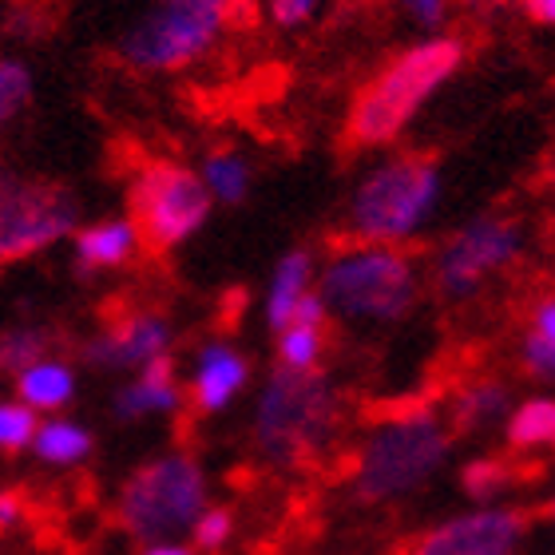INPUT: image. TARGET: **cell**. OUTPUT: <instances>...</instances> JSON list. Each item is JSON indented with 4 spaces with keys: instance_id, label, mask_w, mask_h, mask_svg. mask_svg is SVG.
Returning a JSON list of instances; mask_svg holds the SVG:
<instances>
[{
    "instance_id": "6da1fadb",
    "label": "cell",
    "mask_w": 555,
    "mask_h": 555,
    "mask_svg": "<svg viewBox=\"0 0 555 555\" xmlns=\"http://www.w3.org/2000/svg\"><path fill=\"white\" fill-rule=\"evenodd\" d=\"M456 437L440 405L409 401L385 409L361 428L349 452L346 488L361 508H393L421 496L452 461Z\"/></svg>"
},
{
    "instance_id": "7a4b0ae2",
    "label": "cell",
    "mask_w": 555,
    "mask_h": 555,
    "mask_svg": "<svg viewBox=\"0 0 555 555\" xmlns=\"http://www.w3.org/2000/svg\"><path fill=\"white\" fill-rule=\"evenodd\" d=\"M349 428V405L322 370H274L262 377L250 405V449L274 473H306L334 456Z\"/></svg>"
},
{
    "instance_id": "3957f363",
    "label": "cell",
    "mask_w": 555,
    "mask_h": 555,
    "mask_svg": "<svg viewBox=\"0 0 555 555\" xmlns=\"http://www.w3.org/2000/svg\"><path fill=\"white\" fill-rule=\"evenodd\" d=\"M318 298L349 325H397L425 294L421 262L405 246L346 243L318 267Z\"/></svg>"
},
{
    "instance_id": "277c9868",
    "label": "cell",
    "mask_w": 555,
    "mask_h": 555,
    "mask_svg": "<svg viewBox=\"0 0 555 555\" xmlns=\"http://www.w3.org/2000/svg\"><path fill=\"white\" fill-rule=\"evenodd\" d=\"M215 504L210 473L191 449L155 452L151 461L135 464L116 492L119 532L139 547L163 540H186L195 520Z\"/></svg>"
},
{
    "instance_id": "5b68a950",
    "label": "cell",
    "mask_w": 555,
    "mask_h": 555,
    "mask_svg": "<svg viewBox=\"0 0 555 555\" xmlns=\"http://www.w3.org/2000/svg\"><path fill=\"white\" fill-rule=\"evenodd\" d=\"M464 64V44L456 36H433L397 52L373 80L353 95L346 119L349 147H385L405 131L425 100Z\"/></svg>"
},
{
    "instance_id": "8992f818",
    "label": "cell",
    "mask_w": 555,
    "mask_h": 555,
    "mask_svg": "<svg viewBox=\"0 0 555 555\" xmlns=\"http://www.w3.org/2000/svg\"><path fill=\"white\" fill-rule=\"evenodd\" d=\"M440 203V163L425 151L373 163L346 203L349 243L405 246L425 231Z\"/></svg>"
},
{
    "instance_id": "52a82bcc",
    "label": "cell",
    "mask_w": 555,
    "mask_h": 555,
    "mask_svg": "<svg viewBox=\"0 0 555 555\" xmlns=\"http://www.w3.org/2000/svg\"><path fill=\"white\" fill-rule=\"evenodd\" d=\"M131 227L139 231V243L151 255H167L175 246L191 243L207 227L215 198L203 186L198 171L171 159L143 163L128 191Z\"/></svg>"
},
{
    "instance_id": "ba28073f",
    "label": "cell",
    "mask_w": 555,
    "mask_h": 555,
    "mask_svg": "<svg viewBox=\"0 0 555 555\" xmlns=\"http://www.w3.org/2000/svg\"><path fill=\"white\" fill-rule=\"evenodd\" d=\"M80 222V203L64 183L24 175L0 159V267L33 258Z\"/></svg>"
},
{
    "instance_id": "9c48e42d",
    "label": "cell",
    "mask_w": 555,
    "mask_h": 555,
    "mask_svg": "<svg viewBox=\"0 0 555 555\" xmlns=\"http://www.w3.org/2000/svg\"><path fill=\"white\" fill-rule=\"evenodd\" d=\"M528 234L508 215H480L452 231L433 255V289L444 301H468L524 258Z\"/></svg>"
},
{
    "instance_id": "30bf717a",
    "label": "cell",
    "mask_w": 555,
    "mask_h": 555,
    "mask_svg": "<svg viewBox=\"0 0 555 555\" xmlns=\"http://www.w3.org/2000/svg\"><path fill=\"white\" fill-rule=\"evenodd\" d=\"M227 24L159 4L119 36V60L139 72H179L215 48Z\"/></svg>"
},
{
    "instance_id": "8fae6325",
    "label": "cell",
    "mask_w": 555,
    "mask_h": 555,
    "mask_svg": "<svg viewBox=\"0 0 555 555\" xmlns=\"http://www.w3.org/2000/svg\"><path fill=\"white\" fill-rule=\"evenodd\" d=\"M532 520L520 504H468L416 535L405 555H524Z\"/></svg>"
},
{
    "instance_id": "7c38bea8",
    "label": "cell",
    "mask_w": 555,
    "mask_h": 555,
    "mask_svg": "<svg viewBox=\"0 0 555 555\" xmlns=\"http://www.w3.org/2000/svg\"><path fill=\"white\" fill-rule=\"evenodd\" d=\"M175 349V325L159 310H128L112 318L100 334L83 346V361L95 370H119L139 373L155 361L171 358Z\"/></svg>"
},
{
    "instance_id": "4fadbf2b",
    "label": "cell",
    "mask_w": 555,
    "mask_h": 555,
    "mask_svg": "<svg viewBox=\"0 0 555 555\" xmlns=\"http://www.w3.org/2000/svg\"><path fill=\"white\" fill-rule=\"evenodd\" d=\"M255 382V365L234 341L210 337L195 349L191 358V373L183 382L186 409L198 416H222L243 401V393Z\"/></svg>"
},
{
    "instance_id": "5bb4252c",
    "label": "cell",
    "mask_w": 555,
    "mask_h": 555,
    "mask_svg": "<svg viewBox=\"0 0 555 555\" xmlns=\"http://www.w3.org/2000/svg\"><path fill=\"white\" fill-rule=\"evenodd\" d=\"M512 385L496 373H476L468 382H461L449 393V401L440 405L444 421H449L452 437H480L488 428H500L504 416L512 413Z\"/></svg>"
},
{
    "instance_id": "9a60e30c",
    "label": "cell",
    "mask_w": 555,
    "mask_h": 555,
    "mask_svg": "<svg viewBox=\"0 0 555 555\" xmlns=\"http://www.w3.org/2000/svg\"><path fill=\"white\" fill-rule=\"evenodd\" d=\"M186 409L183 382H179V370H175V358H163L147 370L131 373V382L119 385L116 401H112V413L119 421H143V416H179Z\"/></svg>"
},
{
    "instance_id": "2e32d148",
    "label": "cell",
    "mask_w": 555,
    "mask_h": 555,
    "mask_svg": "<svg viewBox=\"0 0 555 555\" xmlns=\"http://www.w3.org/2000/svg\"><path fill=\"white\" fill-rule=\"evenodd\" d=\"M318 286V258L306 246H294L274 262V274L267 282V294H262V318H267L270 334H282L298 310V301L306 294H313Z\"/></svg>"
},
{
    "instance_id": "e0dca14e",
    "label": "cell",
    "mask_w": 555,
    "mask_h": 555,
    "mask_svg": "<svg viewBox=\"0 0 555 555\" xmlns=\"http://www.w3.org/2000/svg\"><path fill=\"white\" fill-rule=\"evenodd\" d=\"M76 267L83 274H100V270H119L128 267L131 258L143 250L139 231L131 227V219H104L92 227L76 231Z\"/></svg>"
},
{
    "instance_id": "ac0fdd59",
    "label": "cell",
    "mask_w": 555,
    "mask_h": 555,
    "mask_svg": "<svg viewBox=\"0 0 555 555\" xmlns=\"http://www.w3.org/2000/svg\"><path fill=\"white\" fill-rule=\"evenodd\" d=\"M16 393H21V405H28L36 416H60V409H68L76 397V370L60 358L36 361L24 373H16Z\"/></svg>"
},
{
    "instance_id": "d6986e66",
    "label": "cell",
    "mask_w": 555,
    "mask_h": 555,
    "mask_svg": "<svg viewBox=\"0 0 555 555\" xmlns=\"http://www.w3.org/2000/svg\"><path fill=\"white\" fill-rule=\"evenodd\" d=\"M504 444L512 452H555V397L535 393L524 397L504 416Z\"/></svg>"
},
{
    "instance_id": "ffe728a7",
    "label": "cell",
    "mask_w": 555,
    "mask_h": 555,
    "mask_svg": "<svg viewBox=\"0 0 555 555\" xmlns=\"http://www.w3.org/2000/svg\"><path fill=\"white\" fill-rule=\"evenodd\" d=\"M95 437L92 428H83L80 421H68V416H48L40 421L33 437V452L52 468H76L92 456Z\"/></svg>"
},
{
    "instance_id": "44dd1931",
    "label": "cell",
    "mask_w": 555,
    "mask_h": 555,
    "mask_svg": "<svg viewBox=\"0 0 555 555\" xmlns=\"http://www.w3.org/2000/svg\"><path fill=\"white\" fill-rule=\"evenodd\" d=\"M520 485V468L512 456H473V461L461 464V492L473 504H504L512 488Z\"/></svg>"
},
{
    "instance_id": "7402d4cb",
    "label": "cell",
    "mask_w": 555,
    "mask_h": 555,
    "mask_svg": "<svg viewBox=\"0 0 555 555\" xmlns=\"http://www.w3.org/2000/svg\"><path fill=\"white\" fill-rule=\"evenodd\" d=\"M278 337V365L294 373L322 370L325 349H330V325H310V322H289Z\"/></svg>"
},
{
    "instance_id": "603a6c76",
    "label": "cell",
    "mask_w": 555,
    "mask_h": 555,
    "mask_svg": "<svg viewBox=\"0 0 555 555\" xmlns=\"http://www.w3.org/2000/svg\"><path fill=\"white\" fill-rule=\"evenodd\" d=\"M198 179L210 191V198L222 203V207H238L250 195V163L243 155H234V151H210L203 159Z\"/></svg>"
},
{
    "instance_id": "cb8c5ba5",
    "label": "cell",
    "mask_w": 555,
    "mask_h": 555,
    "mask_svg": "<svg viewBox=\"0 0 555 555\" xmlns=\"http://www.w3.org/2000/svg\"><path fill=\"white\" fill-rule=\"evenodd\" d=\"M52 358V334L48 330H36V325H21V330H9L0 337V370L24 373L36 361Z\"/></svg>"
},
{
    "instance_id": "d4e9b609",
    "label": "cell",
    "mask_w": 555,
    "mask_h": 555,
    "mask_svg": "<svg viewBox=\"0 0 555 555\" xmlns=\"http://www.w3.org/2000/svg\"><path fill=\"white\" fill-rule=\"evenodd\" d=\"M234 532H238L234 508H227V504H210V508L195 520V528H191V535H186V544L195 547L198 555H215L231 544Z\"/></svg>"
},
{
    "instance_id": "484cf974",
    "label": "cell",
    "mask_w": 555,
    "mask_h": 555,
    "mask_svg": "<svg viewBox=\"0 0 555 555\" xmlns=\"http://www.w3.org/2000/svg\"><path fill=\"white\" fill-rule=\"evenodd\" d=\"M36 428H40V416L33 409L21 405V401H4L0 405V452L12 456V452L33 449Z\"/></svg>"
},
{
    "instance_id": "4316f807",
    "label": "cell",
    "mask_w": 555,
    "mask_h": 555,
    "mask_svg": "<svg viewBox=\"0 0 555 555\" xmlns=\"http://www.w3.org/2000/svg\"><path fill=\"white\" fill-rule=\"evenodd\" d=\"M325 4H334V0H255L262 21L270 28H282V33H294V28H306L310 21H318Z\"/></svg>"
},
{
    "instance_id": "83f0119b",
    "label": "cell",
    "mask_w": 555,
    "mask_h": 555,
    "mask_svg": "<svg viewBox=\"0 0 555 555\" xmlns=\"http://www.w3.org/2000/svg\"><path fill=\"white\" fill-rule=\"evenodd\" d=\"M33 100V72L24 68L21 60L0 56V124H9L24 104Z\"/></svg>"
},
{
    "instance_id": "f1b7e54d",
    "label": "cell",
    "mask_w": 555,
    "mask_h": 555,
    "mask_svg": "<svg viewBox=\"0 0 555 555\" xmlns=\"http://www.w3.org/2000/svg\"><path fill=\"white\" fill-rule=\"evenodd\" d=\"M524 334L555 349V289L552 294H544V298L528 310V325H524Z\"/></svg>"
},
{
    "instance_id": "f546056e",
    "label": "cell",
    "mask_w": 555,
    "mask_h": 555,
    "mask_svg": "<svg viewBox=\"0 0 555 555\" xmlns=\"http://www.w3.org/2000/svg\"><path fill=\"white\" fill-rule=\"evenodd\" d=\"M24 520H28V500H24L21 488L0 492V535L12 532V528H21Z\"/></svg>"
},
{
    "instance_id": "4dcf8cb0",
    "label": "cell",
    "mask_w": 555,
    "mask_h": 555,
    "mask_svg": "<svg viewBox=\"0 0 555 555\" xmlns=\"http://www.w3.org/2000/svg\"><path fill=\"white\" fill-rule=\"evenodd\" d=\"M159 4H171V9H183V12H198V16H210V21H231L234 16V4L238 0H159Z\"/></svg>"
},
{
    "instance_id": "1f68e13d",
    "label": "cell",
    "mask_w": 555,
    "mask_h": 555,
    "mask_svg": "<svg viewBox=\"0 0 555 555\" xmlns=\"http://www.w3.org/2000/svg\"><path fill=\"white\" fill-rule=\"evenodd\" d=\"M413 21H421L425 28H440L444 24V12H449V0H401Z\"/></svg>"
},
{
    "instance_id": "d6a6232c",
    "label": "cell",
    "mask_w": 555,
    "mask_h": 555,
    "mask_svg": "<svg viewBox=\"0 0 555 555\" xmlns=\"http://www.w3.org/2000/svg\"><path fill=\"white\" fill-rule=\"evenodd\" d=\"M520 9L532 24H547V28H555V0H520Z\"/></svg>"
},
{
    "instance_id": "836d02e7",
    "label": "cell",
    "mask_w": 555,
    "mask_h": 555,
    "mask_svg": "<svg viewBox=\"0 0 555 555\" xmlns=\"http://www.w3.org/2000/svg\"><path fill=\"white\" fill-rule=\"evenodd\" d=\"M139 555H198L186 540H163V544H147L139 547Z\"/></svg>"
},
{
    "instance_id": "e575fe53",
    "label": "cell",
    "mask_w": 555,
    "mask_h": 555,
    "mask_svg": "<svg viewBox=\"0 0 555 555\" xmlns=\"http://www.w3.org/2000/svg\"><path fill=\"white\" fill-rule=\"evenodd\" d=\"M464 4H468V9H476V12H492V9H500L504 0H464Z\"/></svg>"
},
{
    "instance_id": "d590c367",
    "label": "cell",
    "mask_w": 555,
    "mask_h": 555,
    "mask_svg": "<svg viewBox=\"0 0 555 555\" xmlns=\"http://www.w3.org/2000/svg\"><path fill=\"white\" fill-rule=\"evenodd\" d=\"M547 516H552V524H555V496H552V504H547Z\"/></svg>"
},
{
    "instance_id": "8d00e7d4",
    "label": "cell",
    "mask_w": 555,
    "mask_h": 555,
    "mask_svg": "<svg viewBox=\"0 0 555 555\" xmlns=\"http://www.w3.org/2000/svg\"><path fill=\"white\" fill-rule=\"evenodd\" d=\"M552 183H555V159H552Z\"/></svg>"
}]
</instances>
